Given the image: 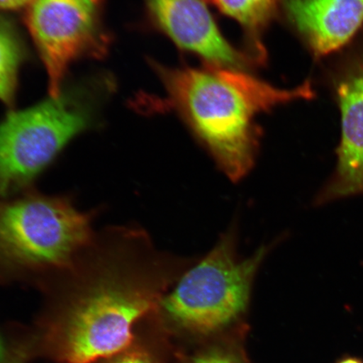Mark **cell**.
Listing matches in <instances>:
<instances>
[{
	"label": "cell",
	"instance_id": "cell-7",
	"mask_svg": "<svg viewBox=\"0 0 363 363\" xmlns=\"http://www.w3.org/2000/svg\"><path fill=\"white\" fill-rule=\"evenodd\" d=\"M334 83L342 138L337 166L318 193L316 206L363 194V53L345 63Z\"/></svg>",
	"mask_w": 363,
	"mask_h": 363
},
{
	"label": "cell",
	"instance_id": "cell-14",
	"mask_svg": "<svg viewBox=\"0 0 363 363\" xmlns=\"http://www.w3.org/2000/svg\"><path fill=\"white\" fill-rule=\"evenodd\" d=\"M113 363H152L145 357L138 354H133V355L126 356L121 358V359L113 362Z\"/></svg>",
	"mask_w": 363,
	"mask_h": 363
},
{
	"label": "cell",
	"instance_id": "cell-10",
	"mask_svg": "<svg viewBox=\"0 0 363 363\" xmlns=\"http://www.w3.org/2000/svg\"><path fill=\"white\" fill-rule=\"evenodd\" d=\"M221 12L240 23L262 60L260 36L275 16L280 0H213Z\"/></svg>",
	"mask_w": 363,
	"mask_h": 363
},
{
	"label": "cell",
	"instance_id": "cell-1",
	"mask_svg": "<svg viewBox=\"0 0 363 363\" xmlns=\"http://www.w3.org/2000/svg\"><path fill=\"white\" fill-rule=\"evenodd\" d=\"M193 264L156 247L146 230L108 226L39 287L55 301L67 363H92L128 346L136 321Z\"/></svg>",
	"mask_w": 363,
	"mask_h": 363
},
{
	"label": "cell",
	"instance_id": "cell-6",
	"mask_svg": "<svg viewBox=\"0 0 363 363\" xmlns=\"http://www.w3.org/2000/svg\"><path fill=\"white\" fill-rule=\"evenodd\" d=\"M104 0H34L26 23L43 59L52 97L62 92L72 62L102 57L108 36L102 20Z\"/></svg>",
	"mask_w": 363,
	"mask_h": 363
},
{
	"label": "cell",
	"instance_id": "cell-17",
	"mask_svg": "<svg viewBox=\"0 0 363 363\" xmlns=\"http://www.w3.org/2000/svg\"><path fill=\"white\" fill-rule=\"evenodd\" d=\"M9 363H19V362H9Z\"/></svg>",
	"mask_w": 363,
	"mask_h": 363
},
{
	"label": "cell",
	"instance_id": "cell-4",
	"mask_svg": "<svg viewBox=\"0 0 363 363\" xmlns=\"http://www.w3.org/2000/svg\"><path fill=\"white\" fill-rule=\"evenodd\" d=\"M98 86L67 89L0 123V197L30 189L71 140L94 125Z\"/></svg>",
	"mask_w": 363,
	"mask_h": 363
},
{
	"label": "cell",
	"instance_id": "cell-9",
	"mask_svg": "<svg viewBox=\"0 0 363 363\" xmlns=\"http://www.w3.org/2000/svg\"><path fill=\"white\" fill-rule=\"evenodd\" d=\"M287 19L317 57L347 44L363 26V0H280Z\"/></svg>",
	"mask_w": 363,
	"mask_h": 363
},
{
	"label": "cell",
	"instance_id": "cell-12",
	"mask_svg": "<svg viewBox=\"0 0 363 363\" xmlns=\"http://www.w3.org/2000/svg\"><path fill=\"white\" fill-rule=\"evenodd\" d=\"M192 363H239L233 357L222 353H211L196 358Z\"/></svg>",
	"mask_w": 363,
	"mask_h": 363
},
{
	"label": "cell",
	"instance_id": "cell-13",
	"mask_svg": "<svg viewBox=\"0 0 363 363\" xmlns=\"http://www.w3.org/2000/svg\"><path fill=\"white\" fill-rule=\"evenodd\" d=\"M33 1L34 0H0V10H16Z\"/></svg>",
	"mask_w": 363,
	"mask_h": 363
},
{
	"label": "cell",
	"instance_id": "cell-2",
	"mask_svg": "<svg viewBox=\"0 0 363 363\" xmlns=\"http://www.w3.org/2000/svg\"><path fill=\"white\" fill-rule=\"evenodd\" d=\"M153 66L167 93L162 104L183 118L234 182L247 175L255 163L260 135L256 116L314 96L308 81L296 89H281L233 68Z\"/></svg>",
	"mask_w": 363,
	"mask_h": 363
},
{
	"label": "cell",
	"instance_id": "cell-8",
	"mask_svg": "<svg viewBox=\"0 0 363 363\" xmlns=\"http://www.w3.org/2000/svg\"><path fill=\"white\" fill-rule=\"evenodd\" d=\"M158 29L181 49L211 65L243 70L252 62L220 33L204 0H145Z\"/></svg>",
	"mask_w": 363,
	"mask_h": 363
},
{
	"label": "cell",
	"instance_id": "cell-16",
	"mask_svg": "<svg viewBox=\"0 0 363 363\" xmlns=\"http://www.w3.org/2000/svg\"><path fill=\"white\" fill-rule=\"evenodd\" d=\"M3 355V347L1 342H0V359H1V357Z\"/></svg>",
	"mask_w": 363,
	"mask_h": 363
},
{
	"label": "cell",
	"instance_id": "cell-11",
	"mask_svg": "<svg viewBox=\"0 0 363 363\" xmlns=\"http://www.w3.org/2000/svg\"><path fill=\"white\" fill-rule=\"evenodd\" d=\"M25 59V48L11 23L0 19V101L11 106L15 99L17 76Z\"/></svg>",
	"mask_w": 363,
	"mask_h": 363
},
{
	"label": "cell",
	"instance_id": "cell-3",
	"mask_svg": "<svg viewBox=\"0 0 363 363\" xmlns=\"http://www.w3.org/2000/svg\"><path fill=\"white\" fill-rule=\"evenodd\" d=\"M97 215L35 188L0 197V282L39 286L89 242Z\"/></svg>",
	"mask_w": 363,
	"mask_h": 363
},
{
	"label": "cell",
	"instance_id": "cell-15",
	"mask_svg": "<svg viewBox=\"0 0 363 363\" xmlns=\"http://www.w3.org/2000/svg\"><path fill=\"white\" fill-rule=\"evenodd\" d=\"M338 363H363L362 361L360 359H358V358L356 357H347L344 358L342 361L339 362Z\"/></svg>",
	"mask_w": 363,
	"mask_h": 363
},
{
	"label": "cell",
	"instance_id": "cell-5",
	"mask_svg": "<svg viewBox=\"0 0 363 363\" xmlns=\"http://www.w3.org/2000/svg\"><path fill=\"white\" fill-rule=\"evenodd\" d=\"M235 239V229L227 231L208 255L182 274L158 303L163 314L184 328L211 333L246 311L253 281L270 246L240 259Z\"/></svg>",
	"mask_w": 363,
	"mask_h": 363
}]
</instances>
